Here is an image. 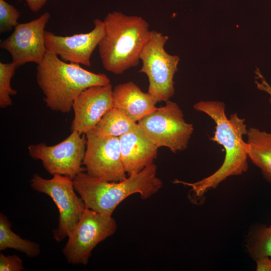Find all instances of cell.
Here are the masks:
<instances>
[{"mask_svg": "<svg viewBox=\"0 0 271 271\" xmlns=\"http://www.w3.org/2000/svg\"><path fill=\"white\" fill-rule=\"evenodd\" d=\"M193 108L205 113L214 121L215 131L210 140L221 145L225 152L222 165L212 175L194 183L174 181L175 184L191 187L193 195L200 198L227 178L241 175L247 171L248 148L243 136L246 135L248 129L245 119L240 118L236 112L231 114L229 118L227 117L225 105L222 101H200L194 104Z\"/></svg>", "mask_w": 271, "mask_h": 271, "instance_id": "1", "label": "cell"}, {"mask_svg": "<svg viewBox=\"0 0 271 271\" xmlns=\"http://www.w3.org/2000/svg\"><path fill=\"white\" fill-rule=\"evenodd\" d=\"M103 21L104 33L97 47L103 68L120 75L137 66L150 38L148 23L141 17L118 11L108 13Z\"/></svg>", "mask_w": 271, "mask_h": 271, "instance_id": "2", "label": "cell"}, {"mask_svg": "<svg viewBox=\"0 0 271 271\" xmlns=\"http://www.w3.org/2000/svg\"><path fill=\"white\" fill-rule=\"evenodd\" d=\"M36 80L46 106L64 113L71 110L74 100L84 89L110 83L105 74L95 73L80 64L65 62L48 51L37 65Z\"/></svg>", "mask_w": 271, "mask_h": 271, "instance_id": "3", "label": "cell"}, {"mask_svg": "<svg viewBox=\"0 0 271 271\" xmlns=\"http://www.w3.org/2000/svg\"><path fill=\"white\" fill-rule=\"evenodd\" d=\"M154 163L138 173H132L119 182H108L93 178L84 171L73 180L74 187L85 208L108 216L125 198L136 193L147 199L157 193L163 183L157 176Z\"/></svg>", "mask_w": 271, "mask_h": 271, "instance_id": "4", "label": "cell"}, {"mask_svg": "<svg viewBox=\"0 0 271 271\" xmlns=\"http://www.w3.org/2000/svg\"><path fill=\"white\" fill-rule=\"evenodd\" d=\"M168 39V36L151 31L140 55L142 66L139 72L147 76L148 92L158 102H166L175 94L173 78L180 58L166 51L165 45Z\"/></svg>", "mask_w": 271, "mask_h": 271, "instance_id": "5", "label": "cell"}, {"mask_svg": "<svg viewBox=\"0 0 271 271\" xmlns=\"http://www.w3.org/2000/svg\"><path fill=\"white\" fill-rule=\"evenodd\" d=\"M137 123L158 148L165 147L174 153L188 147L194 131L178 104L170 100Z\"/></svg>", "mask_w": 271, "mask_h": 271, "instance_id": "6", "label": "cell"}, {"mask_svg": "<svg viewBox=\"0 0 271 271\" xmlns=\"http://www.w3.org/2000/svg\"><path fill=\"white\" fill-rule=\"evenodd\" d=\"M31 186L49 196L57 206L58 227L53 230V237L57 242L62 241L68 236L85 209L83 200L75 192L73 180L60 175L47 179L35 174L31 179Z\"/></svg>", "mask_w": 271, "mask_h": 271, "instance_id": "7", "label": "cell"}, {"mask_svg": "<svg viewBox=\"0 0 271 271\" xmlns=\"http://www.w3.org/2000/svg\"><path fill=\"white\" fill-rule=\"evenodd\" d=\"M116 228V221L112 216L85 208L63 248L62 252L67 261L86 265L94 248L113 235Z\"/></svg>", "mask_w": 271, "mask_h": 271, "instance_id": "8", "label": "cell"}, {"mask_svg": "<svg viewBox=\"0 0 271 271\" xmlns=\"http://www.w3.org/2000/svg\"><path fill=\"white\" fill-rule=\"evenodd\" d=\"M86 147L85 134L73 130L61 142L48 146L44 143L31 145L29 154L35 160L41 161L44 169L50 174L60 175L72 180L80 172Z\"/></svg>", "mask_w": 271, "mask_h": 271, "instance_id": "9", "label": "cell"}, {"mask_svg": "<svg viewBox=\"0 0 271 271\" xmlns=\"http://www.w3.org/2000/svg\"><path fill=\"white\" fill-rule=\"evenodd\" d=\"M85 134L86 147L83 165L86 173L108 182L125 179L127 177L121 160L119 138L99 136L91 130Z\"/></svg>", "mask_w": 271, "mask_h": 271, "instance_id": "10", "label": "cell"}, {"mask_svg": "<svg viewBox=\"0 0 271 271\" xmlns=\"http://www.w3.org/2000/svg\"><path fill=\"white\" fill-rule=\"evenodd\" d=\"M50 17L45 12L30 22L19 23L12 34L1 41V48L9 52L17 68L29 62L38 65L43 59L47 51L45 28Z\"/></svg>", "mask_w": 271, "mask_h": 271, "instance_id": "11", "label": "cell"}, {"mask_svg": "<svg viewBox=\"0 0 271 271\" xmlns=\"http://www.w3.org/2000/svg\"><path fill=\"white\" fill-rule=\"evenodd\" d=\"M94 28L89 32L61 36L45 31L47 50L55 54L64 61L91 66V56L104 33L103 21L95 19Z\"/></svg>", "mask_w": 271, "mask_h": 271, "instance_id": "12", "label": "cell"}, {"mask_svg": "<svg viewBox=\"0 0 271 271\" xmlns=\"http://www.w3.org/2000/svg\"><path fill=\"white\" fill-rule=\"evenodd\" d=\"M113 107L111 83L90 86L83 90L74 100L71 131L85 134L92 130L103 115Z\"/></svg>", "mask_w": 271, "mask_h": 271, "instance_id": "13", "label": "cell"}, {"mask_svg": "<svg viewBox=\"0 0 271 271\" xmlns=\"http://www.w3.org/2000/svg\"><path fill=\"white\" fill-rule=\"evenodd\" d=\"M119 139L121 160L128 175L153 164L158 148L138 123Z\"/></svg>", "mask_w": 271, "mask_h": 271, "instance_id": "14", "label": "cell"}, {"mask_svg": "<svg viewBox=\"0 0 271 271\" xmlns=\"http://www.w3.org/2000/svg\"><path fill=\"white\" fill-rule=\"evenodd\" d=\"M113 106L136 122L157 109L158 102L151 94L143 92L133 82L120 83L113 89Z\"/></svg>", "mask_w": 271, "mask_h": 271, "instance_id": "15", "label": "cell"}, {"mask_svg": "<svg viewBox=\"0 0 271 271\" xmlns=\"http://www.w3.org/2000/svg\"><path fill=\"white\" fill-rule=\"evenodd\" d=\"M246 136L248 158L260 170L263 178L271 183V131L250 127Z\"/></svg>", "mask_w": 271, "mask_h": 271, "instance_id": "16", "label": "cell"}, {"mask_svg": "<svg viewBox=\"0 0 271 271\" xmlns=\"http://www.w3.org/2000/svg\"><path fill=\"white\" fill-rule=\"evenodd\" d=\"M137 124L122 111L113 106L103 115L91 131L99 136L119 138L131 130Z\"/></svg>", "mask_w": 271, "mask_h": 271, "instance_id": "17", "label": "cell"}, {"mask_svg": "<svg viewBox=\"0 0 271 271\" xmlns=\"http://www.w3.org/2000/svg\"><path fill=\"white\" fill-rule=\"evenodd\" d=\"M12 248L26 254L29 257L39 255V245L31 240L21 238L11 229V224L7 217L0 214V250Z\"/></svg>", "mask_w": 271, "mask_h": 271, "instance_id": "18", "label": "cell"}, {"mask_svg": "<svg viewBox=\"0 0 271 271\" xmlns=\"http://www.w3.org/2000/svg\"><path fill=\"white\" fill-rule=\"evenodd\" d=\"M245 247L254 260L263 256L271 258V225L261 224L252 228L246 236Z\"/></svg>", "mask_w": 271, "mask_h": 271, "instance_id": "19", "label": "cell"}, {"mask_svg": "<svg viewBox=\"0 0 271 271\" xmlns=\"http://www.w3.org/2000/svg\"><path fill=\"white\" fill-rule=\"evenodd\" d=\"M17 68L13 62H0V107L2 108L11 106L12 104L11 96L17 94V90L13 89L11 85V79Z\"/></svg>", "mask_w": 271, "mask_h": 271, "instance_id": "20", "label": "cell"}, {"mask_svg": "<svg viewBox=\"0 0 271 271\" xmlns=\"http://www.w3.org/2000/svg\"><path fill=\"white\" fill-rule=\"evenodd\" d=\"M19 11L5 0H0V32L10 31L19 24Z\"/></svg>", "mask_w": 271, "mask_h": 271, "instance_id": "21", "label": "cell"}, {"mask_svg": "<svg viewBox=\"0 0 271 271\" xmlns=\"http://www.w3.org/2000/svg\"><path fill=\"white\" fill-rule=\"evenodd\" d=\"M24 268L23 260L18 255L6 256L0 253L1 271H21Z\"/></svg>", "mask_w": 271, "mask_h": 271, "instance_id": "22", "label": "cell"}, {"mask_svg": "<svg viewBox=\"0 0 271 271\" xmlns=\"http://www.w3.org/2000/svg\"><path fill=\"white\" fill-rule=\"evenodd\" d=\"M254 72L255 74V78L259 79L260 80V81H258L256 79L255 80L254 82L256 85V88L260 91L266 92L270 95L269 102L271 103V86L266 81L258 68H256Z\"/></svg>", "mask_w": 271, "mask_h": 271, "instance_id": "23", "label": "cell"}, {"mask_svg": "<svg viewBox=\"0 0 271 271\" xmlns=\"http://www.w3.org/2000/svg\"><path fill=\"white\" fill-rule=\"evenodd\" d=\"M257 271H271V259L268 256H263L255 260Z\"/></svg>", "mask_w": 271, "mask_h": 271, "instance_id": "24", "label": "cell"}, {"mask_svg": "<svg viewBox=\"0 0 271 271\" xmlns=\"http://www.w3.org/2000/svg\"><path fill=\"white\" fill-rule=\"evenodd\" d=\"M26 2L30 10L33 12L39 11L46 3L47 0H21Z\"/></svg>", "mask_w": 271, "mask_h": 271, "instance_id": "25", "label": "cell"}]
</instances>
